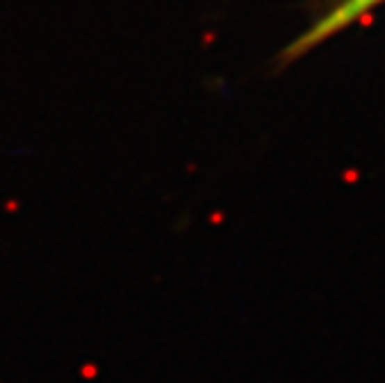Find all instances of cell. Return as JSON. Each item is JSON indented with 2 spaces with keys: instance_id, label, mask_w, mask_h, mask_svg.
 Returning <instances> with one entry per match:
<instances>
[{
  "instance_id": "6da1fadb",
  "label": "cell",
  "mask_w": 385,
  "mask_h": 383,
  "mask_svg": "<svg viewBox=\"0 0 385 383\" xmlns=\"http://www.w3.org/2000/svg\"><path fill=\"white\" fill-rule=\"evenodd\" d=\"M385 0H339L335 7H330L316 24H311L295 42H290L284 51L281 63L288 65L302 58L304 54L314 51L316 47H321L323 42L332 40L335 35L344 33L348 26H355L362 21L367 14H372L376 7H381Z\"/></svg>"
}]
</instances>
